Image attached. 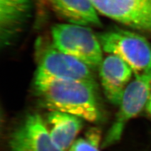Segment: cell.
I'll use <instances>...</instances> for the list:
<instances>
[{"instance_id":"obj_8","label":"cell","mask_w":151,"mask_h":151,"mask_svg":"<svg viewBox=\"0 0 151 151\" xmlns=\"http://www.w3.org/2000/svg\"><path fill=\"white\" fill-rule=\"evenodd\" d=\"M98 69L105 96L113 105L119 106L134 71L124 60L111 54L103 59Z\"/></svg>"},{"instance_id":"obj_6","label":"cell","mask_w":151,"mask_h":151,"mask_svg":"<svg viewBox=\"0 0 151 151\" xmlns=\"http://www.w3.org/2000/svg\"><path fill=\"white\" fill-rule=\"evenodd\" d=\"M102 15L134 29L151 33V0H91Z\"/></svg>"},{"instance_id":"obj_7","label":"cell","mask_w":151,"mask_h":151,"mask_svg":"<svg viewBox=\"0 0 151 151\" xmlns=\"http://www.w3.org/2000/svg\"><path fill=\"white\" fill-rule=\"evenodd\" d=\"M9 151H63L52 139L45 120L38 113L27 115L13 131Z\"/></svg>"},{"instance_id":"obj_4","label":"cell","mask_w":151,"mask_h":151,"mask_svg":"<svg viewBox=\"0 0 151 151\" xmlns=\"http://www.w3.org/2000/svg\"><path fill=\"white\" fill-rule=\"evenodd\" d=\"M34 77L83 82L98 88L92 69L82 61L61 52L52 43L40 49Z\"/></svg>"},{"instance_id":"obj_11","label":"cell","mask_w":151,"mask_h":151,"mask_svg":"<svg viewBox=\"0 0 151 151\" xmlns=\"http://www.w3.org/2000/svg\"><path fill=\"white\" fill-rule=\"evenodd\" d=\"M55 13L69 23L100 27L101 22L91 0H45Z\"/></svg>"},{"instance_id":"obj_10","label":"cell","mask_w":151,"mask_h":151,"mask_svg":"<svg viewBox=\"0 0 151 151\" xmlns=\"http://www.w3.org/2000/svg\"><path fill=\"white\" fill-rule=\"evenodd\" d=\"M45 120L52 139L63 151H68L83 127V119L73 115L50 111Z\"/></svg>"},{"instance_id":"obj_1","label":"cell","mask_w":151,"mask_h":151,"mask_svg":"<svg viewBox=\"0 0 151 151\" xmlns=\"http://www.w3.org/2000/svg\"><path fill=\"white\" fill-rule=\"evenodd\" d=\"M33 87L40 106L50 111L69 113L91 122L100 119L98 88L90 84L34 77Z\"/></svg>"},{"instance_id":"obj_13","label":"cell","mask_w":151,"mask_h":151,"mask_svg":"<svg viewBox=\"0 0 151 151\" xmlns=\"http://www.w3.org/2000/svg\"><path fill=\"white\" fill-rule=\"evenodd\" d=\"M147 110L150 114V115L151 116V92H150V96H149V100H148V102L147 104Z\"/></svg>"},{"instance_id":"obj_9","label":"cell","mask_w":151,"mask_h":151,"mask_svg":"<svg viewBox=\"0 0 151 151\" xmlns=\"http://www.w3.org/2000/svg\"><path fill=\"white\" fill-rule=\"evenodd\" d=\"M31 0H0V40L1 47L12 44L32 16Z\"/></svg>"},{"instance_id":"obj_12","label":"cell","mask_w":151,"mask_h":151,"mask_svg":"<svg viewBox=\"0 0 151 151\" xmlns=\"http://www.w3.org/2000/svg\"><path fill=\"white\" fill-rule=\"evenodd\" d=\"M101 131L98 128L89 129L84 137L75 140L68 151H100Z\"/></svg>"},{"instance_id":"obj_3","label":"cell","mask_w":151,"mask_h":151,"mask_svg":"<svg viewBox=\"0 0 151 151\" xmlns=\"http://www.w3.org/2000/svg\"><path fill=\"white\" fill-rule=\"evenodd\" d=\"M97 36L103 50L124 60L135 75L151 69V45L144 37L119 28L100 33Z\"/></svg>"},{"instance_id":"obj_5","label":"cell","mask_w":151,"mask_h":151,"mask_svg":"<svg viewBox=\"0 0 151 151\" xmlns=\"http://www.w3.org/2000/svg\"><path fill=\"white\" fill-rule=\"evenodd\" d=\"M150 92L151 69L135 75V78L127 86L115 119L104 140V146L120 140L127 122L137 115L147 104Z\"/></svg>"},{"instance_id":"obj_2","label":"cell","mask_w":151,"mask_h":151,"mask_svg":"<svg viewBox=\"0 0 151 151\" xmlns=\"http://www.w3.org/2000/svg\"><path fill=\"white\" fill-rule=\"evenodd\" d=\"M52 44L63 52L82 61L94 70L103 59L102 47L97 35L86 26L60 23L52 28Z\"/></svg>"}]
</instances>
